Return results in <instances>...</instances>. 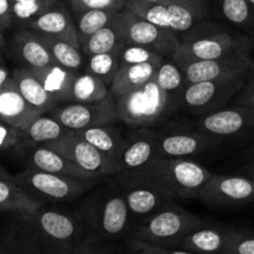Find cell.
<instances>
[{
	"label": "cell",
	"mask_w": 254,
	"mask_h": 254,
	"mask_svg": "<svg viewBox=\"0 0 254 254\" xmlns=\"http://www.w3.org/2000/svg\"><path fill=\"white\" fill-rule=\"evenodd\" d=\"M76 213L86 227L87 237L98 241L122 237L131 221L126 200L108 181L92 189Z\"/></svg>",
	"instance_id": "6da1fadb"
},
{
	"label": "cell",
	"mask_w": 254,
	"mask_h": 254,
	"mask_svg": "<svg viewBox=\"0 0 254 254\" xmlns=\"http://www.w3.org/2000/svg\"><path fill=\"white\" fill-rule=\"evenodd\" d=\"M253 40L248 35L235 34L215 24L196 25L180 37L173 60L180 68L197 61L213 60L232 54H251Z\"/></svg>",
	"instance_id": "7a4b0ae2"
},
{
	"label": "cell",
	"mask_w": 254,
	"mask_h": 254,
	"mask_svg": "<svg viewBox=\"0 0 254 254\" xmlns=\"http://www.w3.org/2000/svg\"><path fill=\"white\" fill-rule=\"evenodd\" d=\"M169 200L197 198L212 173L206 166L181 158H158L141 169Z\"/></svg>",
	"instance_id": "3957f363"
},
{
	"label": "cell",
	"mask_w": 254,
	"mask_h": 254,
	"mask_svg": "<svg viewBox=\"0 0 254 254\" xmlns=\"http://www.w3.org/2000/svg\"><path fill=\"white\" fill-rule=\"evenodd\" d=\"M206 221L173 201L164 205L149 216L134 230L133 240L163 247H179L181 241L195 228L205 225Z\"/></svg>",
	"instance_id": "277c9868"
},
{
	"label": "cell",
	"mask_w": 254,
	"mask_h": 254,
	"mask_svg": "<svg viewBox=\"0 0 254 254\" xmlns=\"http://www.w3.org/2000/svg\"><path fill=\"white\" fill-rule=\"evenodd\" d=\"M124 9L181 37L205 20L207 1L165 0L164 2H150L145 0H127Z\"/></svg>",
	"instance_id": "5b68a950"
},
{
	"label": "cell",
	"mask_w": 254,
	"mask_h": 254,
	"mask_svg": "<svg viewBox=\"0 0 254 254\" xmlns=\"http://www.w3.org/2000/svg\"><path fill=\"white\" fill-rule=\"evenodd\" d=\"M114 101L119 121L131 128H151L173 113L155 77L139 88L114 97Z\"/></svg>",
	"instance_id": "8992f818"
},
{
	"label": "cell",
	"mask_w": 254,
	"mask_h": 254,
	"mask_svg": "<svg viewBox=\"0 0 254 254\" xmlns=\"http://www.w3.org/2000/svg\"><path fill=\"white\" fill-rule=\"evenodd\" d=\"M12 181L37 200L50 202H72L96 188L102 180L69 178L34 169H25L12 176Z\"/></svg>",
	"instance_id": "52a82bcc"
},
{
	"label": "cell",
	"mask_w": 254,
	"mask_h": 254,
	"mask_svg": "<svg viewBox=\"0 0 254 254\" xmlns=\"http://www.w3.org/2000/svg\"><path fill=\"white\" fill-rule=\"evenodd\" d=\"M107 181L123 196L131 218L139 220V223L171 201L140 170H122Z\"/></svg>",
	"instance_id": "ba28073f"
},
{
	"label": "cell",
	"mask_w": 254,
	"mask_h": 254,
	"mask_svg": "<svg viewBox=\"0 0 254 254\" xmlns=\"http://www.w3.org/2000/svg\"><path fill=\"white\" fill-rule=\"evenodd\" d=\"M24 220L42 241L69 250H73L87 237L86 227L76 212L44 205Z\"/></svg>",
	"instance_id": "9c48e42d"
},
{
	"label": "cell",
	"mask_w": 254,
	"mask_h": 254,
	"mask_svg": "<svg viewBox=\"0 0 254 254\" xmlns=\"http://www.w3.org/2000/svg\"><path fill=\"white\" fill-rule=\"evenodd\" d=\"M114 21L124 44L148 47L168 59H173L180 45V36L175 32L161 29L127 9L117 12Z\"/></svg>",
	"instance_id": "30bf717a"
},
{
	"label": "cell",
	"mask_w": 254,
	"mask_h": 254,
	"mask_svg": "<svg viewBox=\"0 0 254 254\" xmlns=\"http://www.w3.org/2000/svg\"><path fill=\"white\" fill-rule=\"evenodd\" d=\"M248 78L250 77L212 79L188 84L181 96L180 109L196 118L218 111L232 101L247 83Z\"/></svg>",
	"instance_id": "8fae6325"
},
{
	"label": "cell",
	"mask_w": 254,
	"mask_h": 254,
	"mask_svg": "<svg viewBox=\"0 0 254 254\" xmlns=\"http://www.w3.org/2000/svg\"><path fill=\"white\" fill-rule=\"evenodd\" d=\"M159 158L189 159L203 151L217 148L222 139L210 135L196 128V126L166 124L156 130Z\"/></svg>",
	"instance_id": "7c38bea8"
},
{
	"label": "cell",
	"mask_w": 254,
	"mask_h": 254,
	"mask_svg": "<svg viewBox=\"0 0 254 254\" xmlns=\"http://www.w3.org/2000/svg\"><path fill=\"white\" fill-rule=\"evenodd\" d=\"M45 145L59 151L72 163L102 180L121 171L116 161L104 155L74 130H69L64 136L49 141Z\"/></svg>",
	"instance_id": "4fadbf2b"
},
{
	"label": "cell",
	"mask_w": 254,
	"mask_h": 254,
	"mask_svg": "<svg viewBox=\"0 0 254 254\" xmlns=\"http://www.w3.org/2000/svg\"><path fill=\"white\" fill-rule=\"evenodd\" d=\"M49 114L68 130H81L103 124H114L119 121L116 101L112 94L103 101L94 103L68 102L59 104Z\"/></svg>",
	"instance_id": "5bb4252c"
},
{
	"label": "cell",
	"mask_w": 254,
	"mask_h": 254,
	"mask_svg": "<svg viewBox=\"0 0 254 254\" xmlns=\"http://www.w3.org/2000/svg\"><path fill=\"white\" fill-rule=\"evenodd\" d=\"M211 207H238L254 201V180L246 175L212 174L198 193Z\"/></svg>",
	"instance_id": "9a60e30c"
},
{
	"label": "cell",
	"mask_w": 254,
	"mask_h": 254,
	"mask_svg": "<svg viewBox=\"0 0 254 254\" xmlns=\"http://www.w3.org/2000/svg\"><path fill=\"white\" fill-rule=\"evenodd\" d=\"M188 84L212 79H230L250 77L254 73V61L251 54H232L213 60L192 62L183 67Z\"/></svg>",
	"instance_id": "2e32d148"
},
{
	"label": "cell",
	"mask_w": 254,
	"mask_h": 254,
	"mask_svg": "<svg viewBox=\"0 0 254 254\" xmlns=\"http://www.w3.org/2000/svg\"><path fill=\"white\" fill-rule=\"evenodd\" d=\"M196 128L222 140L237 138L254 131V108L242 106L223 107L218 111L197 117Z\"/></svg>",
	"instance_id": "e0dca14e"
},
{
	"label": "cell",
	"mask_w": 254,
	"mask_h": 254,
	"mask_svg": "<svg viewBox=\"0 0 254 254\" xmlns=\"http://www.w3.org/2000/svg\"><path fill=\"white\" fill-rule=\"evenodd\" d=\"M128 135L126 149L118 160L119 170H141L159 158L156 130L153 128H134Z\"/></svg>",
	"instance_id": "ac0fdd59"
},
{
	"label": "cell",
	"mask_w": 254,
	"mask_h": 254,
	"mask_svg": "<svg viewBox=\"0 0 254 254\" xmlns=\"http://www.w3.org/2000/svg\"><path fill=\"white\" fill-rule=\"evenodd\" d=\"M26 168L34 170L46 171V173L57 174V175L69 176L76 179H86V180H102L92 174L87 173L81 166L76 165L71 160L60 154L59 151L49 148L45 144L27 148Z\"/></svg>",
	"instance_id": "d6986e66"
},
{
	"label": "cell",
	"mask_w": 254,
	"mask_h": 254,
	"mask_svg": "<svg viewBox=\"0 0 254 254\" xmlns=\"http://www.w3.org/2000/svg\"><path fill=\"white\" fill-rule=\"evenodd\" d=\"M40 114H42L41 112L27 103L16 88L14 81L10 78L0 91V121L19 129L20 131H25Z\"/></svg>",
	"instance_id": "ffe728a7"
},
{
	"label": "cell",
	"mask_w": 254,
	"mask_h": 254,
	"mask_svg": "<svg viewBox=\"0 0 254 254\" xmlns=\"http://www.w3.org/2000/svg\"><path fill=\"white\" fill-rule=\"evenodd\" d=\"M27 29L39 34L59 37L81 49L74 19L64 6L54 5L36 19L27 22Z\"/></svg>",
	"instance_id": "44dd1931"
},
{
	"label": "cell",
	"mask_w": 254,
	"mask_h": 254,
	"mask_svg": "<svg viewBox=\"0 0 254 254\" xmlns=\"http://www.w3.org/2000/svg\"><path fill=\"white\" fill-rule=\"evenodd\" d=\"M12 51L22 67L41 68L56 64L49 47L41 39L39 32L25 29L15 34L12 39Z\"/></svg>",
	"instance_id": "7402d4cb"
},
{
	"label": "cell",
	"mask_w": 254,
	"mask_h": 254,
	"mask_svg": "<svg viewBox=\"0 0 254 254\" xmlns=\"http://www.w3.org/2000/svg\"><path fill=\"white\" fill-rule=\"evenodd\" d=\"M231 228L205 225L191 231L179 247L195 254H222L227 246Z\"/></svg>",
	"instance_id": "603a6c76"
},
{
	"label": "cell",
	"mask_w": 254,
	"mask_h": 254,
	"mask_svg": "<svg viewBox=\"0 0 254 254\" xmlns=\"http://www.w3.org/2000/svg\"><path fill=\"white\" fill-rule=\"evenodd\" d=\"M11 79L27 103L39 109L42 114L50 113L59 106V103L50 96L39 78L35 76L34 72L27 67L21 66L15 68L11 72Z\"/></svg>",
	"instance_id": "cb8c5ba5"
},
{
	"label": "cell",
	"mask_w": 254,
	"mask_h": 254,
	"mask_svg": "<svg viewBox=\"0 0 254 254\" xmlns=\"http://www.w3.org/2000/svg\"><path fill=\"white\" fill-rule=\"evenodd\" d=\"M30 69L57 103H68L72 101V86L78 72L71 71L59 64Z\"/></svg>",
	"instance_id": "d4e9b609"
},
{
	"label": "cell",
	"mask_w": 254,
	"mask_h": 254,
	"mask_svg": "<svg viewBox=\"0 0 254 254\" xmlns=\"http://www.w3.org/2000/svg\"><path fill=\"white\" fill-rule=\"evenodd\" d=\"M74 131H77L82 138L86 139L88 143L96 146L99 151H102L104 155L111 158L117 164L126 149L127 140H128V136L126 138L113 124H103V126L91 127Z\"/></svg>",
	"instance_id": "484cf974"
},
{
	"label": "cell",
	"mask_w": 254,
	"mask_h": 254,
	"mask_svg": "<svg viewBox=\"0 0 254 254\" xmlns=\"http://www.w3.org/2000/svg\"><path fill=\"white\" fill-rule=\"evenodd\" d=\"M163 60L121 67L109 87L112 96L119 97L148 83L155 77L156 69Z\"/></svg>",
	"instance_id": "4316f807"
},
{
	"label": "cell",
	"mask_w": 254,
	"mask_h": 254,
	"mask_svg": "<svg viewBox=\"0 0 254 254\" xmlns=\"http://www.w3.org/2000/svg\"><path fill=\"white\" fill-rule=\"evenodd\" d=\"M44 205L46 203L27 193L12 179L0 178V210L16 212L24 218L36 212Z\"/></svg>",
	"instance_id": "83f0119b"
},
{
	"label": "cell",
	"mask_w": 254,
	"mask_h": 254,
	"mask_svg": "<svg viewBox=\"0 0 254 254\" xmlns=\"http://www.w3.org/2000/svg\"><path fill=\"white\" fill-rule=\"evenodd\" d=\"M155 79L161 91L165 93L171 112L180 109L181 96L188 86L183 69L174 62L173 59H164L159 64L155 73Z\"/></svg>",
	"instance_id": "f1b7e54d"
},
{
	"label": "cell",
	"mask_w": 254,
	"mask_h": 254,
	"mask_svg": "<svg viewBox=\"0 0 254 254\" xmlns=\"http://www.w3.org/2000/svg\"><path fill=\"white\" fill-rule=\"evenodd\" d=\"M68 131V129L64 128L49 113L40 114L27 127L26 130L22 131L21 143H25L27 148H31V146L41 145V144H46L55 139L61 138Z\"/></svg>",
	"instance_id": "f546056e"
},
{
	"label": "cell",
	"mask_w": 254,
	"mask_h": 254,
	"mask_svg": "<svg viewBox=\"0 0 254 254\" xmlns=\"http://www.w3.org/2000/svg\"><path fill=\"white\" fill-rule=\"evenodd\" d=\"M111 96L109 87L98 77L88 72H78L72 86V101L77 103H94Z\"/></svg>",
	"instance_id": "4dcf8cb0"
},
{
	"label": "cell",
	"mask_w": 254,
	"mask_h": 254,
	"mask_svg": "<svg viewBox=\"0 0 254 254\" xmlns=\"http://www.w3.org/2000/svg\"><path fill=\"white\" fill-rule=\"evenodd\" d=\"M41 39L49 47L55 62L71 71L82 72L84 69V64H86V55L82 52L79 47L73 46L69 42L64 40L59 39V37L50 36V35L40 34Z\"/></svg>",
	"instance_id": "1f68e13d"
},
{
	"label": "cell",
	"mask_w": 254,
	"mask_h": 254,
	"mask_svg": "<svg viewBox=\"0 0 254 254\" xmlns=\"http://www.w3.org/2000/svg\"><path fill=\"white\" fill-rule=\"evenodd\" d=\"M221 14L232 26L254 36V7L248 0H221Z\"/></svg>",
	"instance_id": "d6a6232c"
},
{
	"label": "cell",
	"mask_w": 254,
	"mask_h": 254,
	"mask_svg": "<svg viewBox=\"0 0 254 254\" xmlns=\"http://www.w3.org/2000/svg\"><path fill=\"white\" fill-rule=\"evenodd\" d=\"M123 44L121 30L113 19L111 24L102 27L88 40H86L81 45V50L84 55L103 54V52L117 51Z\"/></svg>",
	"instance_id": "836d02e7"
},
{
	"label": "cell",
	"mask_w": 254,
	"mask_h": 254,
	"mask_svg": "<svg viewBox=\"0 0 254 254\" xmlns=\"http://www.w3.org/2000/svg\"><path fill=\"white\" fill-rule=\"evenodd\" d=\"M117 12H118V10L96 9L74 14L73 19L74 24H76L77 34H78L79 45L83 44L86 40H88L92 35L96 34L102 27L111 24Z\"/></svg>",
	"instance_id": "e575fe53"
},
{
	"label": "cell",
	"mask_w": 254,
	"mask_h": 254,
	"mask_svg": "<svg viewBox=\"0 0 254 254\" xmlns=\"http://www.w3.org/2000/svg\"><path fill=\"white\" fill-rule=\"evenodd\" d=\"M121 68L118 50L103 54L86 55V64L83 71L101 78L108 87H111L114 77Z\"/></svg>",
	"instance_id": "d590c367"
},
{
	"label": "cell",
	"mask_w": 254,
	"mask_h": 254,
	"mask_svg": "<svg viewBox=\"0 0 254 254\" xmlns=\"http://www.w3.org/2000/svg\"><path fill=\"white\" fill-rule=\"evenodd\" d=\"M119 60H121V67L130 66V64H146V62L158 61V60L166 59L161 55L156 54L153 50L138 45L123 44L118 49Z\"/></svg>",
	"instance_id": "8d00e7d4"
},
{
	"label": "cell",
	"mask_w": 254,
	"mask_h": 254,
	"mask_svg": "<svg viewBox=\"0 0 254 254\" xmlns=\"http://www.w3.org/2000/svg\"><path fill=\"white\" fill-rule=\"evenodd\" d=\"M11 254H45L44 243L40 236L30 226L27 230L20 231L11 240Z\"/></svg>",
	"instance_id": "74e56055"
},
{
	"label": "cell",
	"mask_w": 254,
	"mask_h": 254,
	"mask_svg": "<svg viewBox=\"0 0 254 254\" xmlns=\"http://www.w3.org/2000/svg\"><path fill=\"white\" fill-rule=\"evenodd\" d=\"M222 254H254V231L231 228L227 246Z\"/></svg>",
	"instance_id": "f35d334b"
},
{
	"label": "cell",
	"mask_w": 254,
	"mask_h": 254,
	"mask_svg": "<svg viewBox=\"0 0 254 254\" xmlns=\"http://www.w3.org/2000/svg\"><path fill=\"white\" fill-rule=\"evenodd\" d=\"M57 4V0H39V1H22L12 2L11 10L12 16L20 21L30 22L31 20L36 19L45 11L51 9L54 5Z\"/></svg>",
	"instance_id": "ab89813d"
},
{
	"label": "cell",
	"mask_w": 254,
	"mask_h": 254,
	"mask_svg": "<svg viewBox=\"0 0 254 254\" xmlns=\"http://www.w3.org/2000/svg\"><path fill=\"white\" fill-rule=\"evenodd\" d=\"M73 14L87 11V10L108 9L118 10L124 9L127 0H68Z\"/></svg>",
	"instance_id": "60d3db41"
},
{
	"label": "cell",
	"mask_w": 254,
	"mask_h": 254,
	"mask_svg": "<svg viewBox=\"0 0 254 254\" xmlns=\"http://www.w3.org/2000/svg\"><path fill=\"white\" fill-rule=\"evenodd\" d=\"M127 247H128L129 254H195L185 250L151 245V243L141 242V241L133 240V238L129 241Z\"/></svg>",
	"instance_id": "b9f144b4"
},
{
	"label": "cell",
	"mask_w": 254,
	"mask_h": 254,
	"mask_svg": "<svg viewBox=\"0 0 254 254\" xmlns=\"http://www.w3.org/2000/svg\"><path fill=\"white\" fill-rule=\"evenodd\" d=\"M22 139V131L0 121V151L19 146Z\"/></svg>",
	"instance_id": "7bdbcfd3"
},
{
	"label": "cell",
	"mask_w": 254,
	"mask_h": 254,
	"mask_svg": "<svg viewBox=\"0 0 254 254\" xmlns=\"http://www.w3.org/2000/svg\"><path fill=\"white\" fill-rule=\"evenodd\" d=\"M232 102L235 106L254 108V78L247 81V83L241 88V91L233 97Z\"/></svg>",
	"instance_id": "ee69618b"
},
{
	"label": "cell",
	"mask_w": 254,
	"mask_h": 254,
	"mask_svg": "<svg viewBox=\"0 0 254 254\" xmlns=\"http://www.w3.org/2000/svg\"><path fill=\"white\" fill-rule=\"evenodd\" d=\"M98 240L93 237H86L78 246L73 248L74 254H106L102 248L98 247Z\"/></svg>",
	"instance_id": "f6af8a7d"
},
{
	"label": "cell",
	"mask_w": 254,
	"mask_h": 254,
	"mask_svg": "<svg viewBox=\"0 0 254 254\" xmlns=\"http://www.w3.org/2000/svg\"><path fill=\"white\" fill-rule=\"evenodd\" d=\"M12 19V10L11 1L10 0H0V27L6 29L11 24Z\"/></svg>",
	"instance_id": "bcb514c9"
},
{
	"label": "cell",
	"mask_w": 254,
	"mask_h": 254,
	"mask_svg": "<svg viewBox=\"0 0 254 254\" xmlns=\"http://www.w3.org/2000/svg\"><path fill=\"white\" fill-rule=\"evenodd\" d=\"M42 243H44L45 254H74L73 250H69V248L61 247V246H57V245H52V243H47L45 242V241H42Z\"/></svg>",
	"instance_id": "7dc6e473"
},
{
	"label": "cell",
	"mask_w": 254,
	"mask_h": 254,
	"mask_svg": "<svg viewBox=\"0 0 254 254\" xmlns=\"http://www.w3.org/2000/svg\"><path fill=\"white\" fill-rule=\"evenodd\" d=\"M11 78V73L9 72L6 66L4 64H0V91L5 87V84L10 81Z\"/></svg>",
	"instance_id": "c3c4849f"
},
{
	"label": "cell",
	"mask_w": 254,
	"mask_h": 254,
	"mask_svg": "<svg viewBox=\"0 0 254 254\" xmlns=\"http://www.w3.org/2000/svg\"><path fill=\"white\" fill-rule=\"evenodd\" d=\"M243 173H245L246 176H248V178L254 180V159L248 164V165H246L245 168H243Z\"/></svg>",
	"instance_id": "681fc988"
},
{
	"label": "cell",
	"mask_w": 254,
	"mask_h": 254,
	"mask_svg": "<svg viewBox=\"0 0 254 254\" xmlns=\"http://www.w3.org/2000/svg\"><path fill=\"white\" fill-rule=\"evenodd\" d=\"M0 178H2V179H11L12 176L9 175V173H7V171L5 170V169L2 168L1 165H0Z\"/></svg>",
	"instance_id": "f907efd6"
},
{
	"label": "cell",
	"mask_w": 254,
	"mask_h": 254,
	"mask_svg": "<svg viewBox=\"0 0 254 254\" xmlns=\"http://www.w3.org/2000/svg\"><path fill=\"white\" fill-rule=\"evenodd\" d=\"M4 46V36H2V29L0 27V50Z\"/></svg>",
	"instance_id": "816d5d0a"
},
{
	"label": "cell",
	"mask_w": 254,
	"mask_h": 254,
	"mask_svg": "<svg viewBox=\"0 0 254 254\" xmlns=\"http://www.w3.org/2000/svg\"><path fill=\"white\" fill-rule=\"evenodd\" d=\"M12 2H22V1H39V0H10Z\"/></svg>",
	"instance_id": "f5cc1de1"
},
{
	"label": "cell",
	"mask_w": 254,
	"mask_h": 254,
	"mask_svg": "<svg viewBox=\"0 0 254 254\" xmlns=\"http://www.w3.org/2000/svg\"><path fill=\"white\" fill-rule=\"evenodd\" d=\"M248 154H251V155L254 156V143L252 144V146H251V148L248 149Z\"/></svg>",
	"instance_id": "db71d44e"
},
{
	"label": "cell",
	"mask_w": 254,
	"mask_h": 254,
	"mask_svg": "<svg viewBox=\"0 0 254 254\" xmlns=\"http://www.w3.org/2000/svg\"><path fill=\"white\" fill-rule=\"evenodd\" d=\"M145 1H150V2H164L165 0H145Z\"/></svg>",
	"instance_id": "11a10c76"
},
{
	"label": "cell",
	"mask_w": 254,
	"mask_h": 254,
	"mask_svg": "<svg viewBox=\"0 0 254 254\" xmlns=\"http://www.w3.org/2000/svg\"><path fill=\"white\" fill-rule=\"evenodd\" d=\"M248 1H250V4L252 5V6L254 7V0H248Z\"/></svg>",
	"instance_id": "9f6ffc18"
},
{
	"label": "cell",
	"mask_w": 254,
	"mask_h": 254,
	"mask_svg": "<svg viewBox=\"0 0 254 254\" xmlns=\"http://www.w3.org/2000/svg\"><path fill=\"white\" fill-rule=\"evenodd\" d=\"M206 1H207V0H206Z\"/></svg>",
	"instance_id": "6f0895ef"
},
{
	"label": "cell",
	"mask_w": 254,
	"mask_h": 254,
	"mask_svg": "<svg viewBox=\"0 0 254 254\" xmlns=\"http://www.w3.org/2000/svg\"><path fill=\"white\" fill-rule=\"evenodd\" d=\"M2 254H4V253H2Z\"/></svg>",
	"instance_id": "680465c9"
}]
</instances>
